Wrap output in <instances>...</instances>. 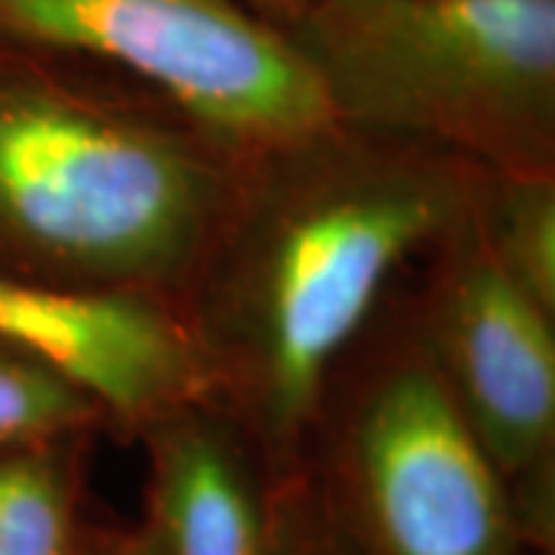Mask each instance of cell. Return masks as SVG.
Masks as SVG:
<instances>
[{
    "label": "cell",
    "instance_id": "7a4b0ae2",
    "mask_svg": "<svg viewBox=\"0 0 555 555\" xmlns=\"http://www.w3.org/2000/svg\"><path fill=\"white\" fill-rule=\"evenodd\" d=\"M247 158L145 87L0 43L3 275L179 315Z\"/></svg>",
    "mask_w": 555,
    "mask_h": 555
},
{
    "label": "cell",
    "instance_id": "3957f363",
    "mask_svg": "<svg viewBox=\"0 0 555 555\" xmlns=\"http://www.w3.org/2000/svg\"><path fill=\"white\" fill-rule=\"evenodd\" d=\"M287 31L339 124L555 173V0H312Z\"/></svg>",
    "mask_w": 555,
    "mask_h": 555
},
{
    "label": "cell",
    "instance_id": "8992f818",
    "mask_svg": "<svg viewBox=\"0 0 555 555\" xmlns=\"http://www.w3.org/2000/svg\"><path fill=\"white\" fill-rule=\"evenodd\" d=\"M411 302L438 377L513 500L525 543L553 555L555 315L503 275L481 241L476 204L420 259Z\"/></svg>",
    "mask_w": 555,
    "mask_h": 555
},
{
    "label": "cell",
    "instance_id": "7c38bea8",
    "mask_svg": "<svg viewBox=\"0 0 555 555\" xmlns=\"http://www.w3.org/2000/svg\"><path fill=\"white\" fill-rule=\"evenodd\" d=\"M269 555H361L356 540L331 513L309 469L281 488Z\"/></svg>",
    "mask_w": 555,
    "mask_h": 555
},
{
    "label": "cell",
    "instance_id": "6da1fadb",
    "mask_svg": "<svg viewBox=\"0 0 555 555\" xmlns=\"http://www.w3.org/2000/svg\"><path fill=\"white\" fill-rule=\"evenodd\" d=\"M485 173L339 120L247 158L179 318L207 398L238 420L281 481L309 469L339 358L398 275L466 219Z\"/></svg>",
    "mask_w": 555,
    "mask_h": 555
},
{
    "label": "cell",
    "instance_id": "8fae6325",
    "mask_svg": "<svg viewBox=\"0 0 555 555\" xmlns=\"http://www.w3.org/2000/svg\"><path fill=\"white\" fill-rule=\"evenodd\" d=\"M476 222L503 275L555 315V173H485Z\"/></svg>",
    "mask_w": 555,
    "mask_h": 555
},
{
    "label": "cell",
    "instance_id": "30bf717a",
    "mask_svg": "<svg viewBox=\"0 0 555 555\" xmlns=\"http://www.w3.org/2000/svg\"><path fill=\"white\" fill-rule=\"evenodd\" d=\"M115 436L100 398L56 361L0 339V451Z\"/></svg>",
    "mask_w": 555,
    "mask_h": 555
},
{
    "label": "cell",
    "instance_id": "277c9868",
    "mask_svg": "<svg viewBox=\"0 0 555 555\" xmlns=\"http://www.w3.org/2000/svg\"><path fill=\"white\" fill-rule=\"evenodd\" d=\"M309 473L361 555H534L392 294L327 379Z\"/></svg>",
    "mask_w": 555,
    "mask_h": 555
},
{
    "label": "cell",
    "instance_id": "5bb4252c",
    "mask_svg": "<svg viewBox=\"0 0 555 555\" xmlns=\"http://www.w3.org/2000/svg\"><path fill=\"white\" fill-rule=\"evenodd\" d=\"M244 3L262 13L266 20L278 22L281 28H291L312 7V0H244Z\"/></svg>",
    "mask_w": 555,
    "mask_h": 555
},
{
    "label": "cell",
    "instance_id": "5b68a950",
    "mask_svg": "<svg viewBox=\"0 0 555 555\" xmlns=\"http://www.w3.org/2000/svg\"><path fill=\"white\" fill-rule=\"evenodd\" d=\"M0 43L105 68L244 155L337 124L294 35L244 0H0Z\"/></svg>",
    "mask_w": 555,
    "mask_h": 555
},
{
    "label": "cell",
    "instance_id": "ba28073f",
    "mask_svg": "<svg viewBox=\"0 0 555 555\" xmlns=\"http://www.w3.org/2000/svg\"><path fill=\"white\" fill-rule=\"evenodd\" d=\"M149 460L145 518L160 555H269L278 496L254 438L214 398H195L137 436Z\"/></svg>",
    "mask_w": 555,
    "mask_h": 555
},
{
    "label": "cell",
    "instance_id": "52a82bcc",
    "mask_svg": "<svg viewBox=\"0 0 555 555\" xmlns=\"http://www.w3.org/2000/svg\"><path fill=\"white\" fill-rule=\"evenodd\" d=\"M0 339L35 349L80 379L127 441L160 414L207 398L182 318L155 302L72 297L0 272Z\"/></svg>",
    "mask_w": 555,
    "mask_h": 555
},
{
    "label": "cell",
    "instance_id": "4fadbf2b",
    "mask_svg": "<svg viewBox=\"0 0 555 555\" xmlns=\"http://www.w3.org/2000/svg\"><path fill=\"white\" fill-rule=\"evenodd\" d=\"M83 555H160V550L142 521H130V525L93 521Z\"/></svg>",
    "mask_w": 555,
    "mask_h": 555
},
{
    "label": "cell",
    "instance_id": "9c48e42d",
    "mask_svg": "<svg viewBox=\"0 0 555 555\" xmlns=\"http://www.w3.org/2000/svg\"><path fill=\"white\" fill-rule=\"evenodd\" d=\"M96 438L0 451V555H83L87 460Z\"/></svg>",
    "mask_w": 555,
    "mask_h": 555
}]
</instances>
